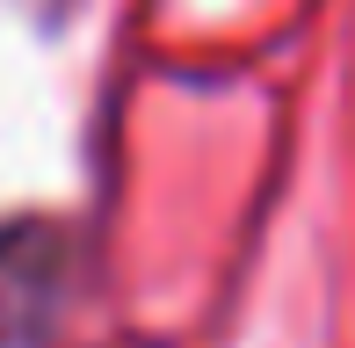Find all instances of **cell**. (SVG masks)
<instances>
[{
	"instance_id": "6da1fadb",
	"label": "cell",
	"mask_w": 355,
	"mask_h": 348,
	"mask_svg": "<svg viewBox=\"0 0 355 348\" xmlns=\"http://www.w3.org/2000/svg\"><path fill=\"white\" fill-rule=\"evenodd\" d=\"M73 290V240L58 225H0V348H44Z\"/></svg>"
}]
</instances>
